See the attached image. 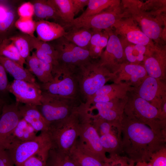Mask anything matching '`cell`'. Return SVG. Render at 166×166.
Returning a JSON list of instances; mask_svg holds the SVG:
<instances>
[{"label": "cell", "instance_id": "cell-4", "mask_svg": "<svg viewBox=\"0 0 166 166\" xmlns=\"http://www.w3.org/2000/svg\"><path fill=\"white\" fill-rule=\"evenodd\" d=\"M161 113L132 91L128 93L124 114L131 119L148 125L156 133L166 137V121L161 119Z\"/></svg>", "mask_w": 166, "mask_h": 166}, {"label": "cell", "instance_id": "cell-23", "mask_svg": "<svg viewBox=\"0 0 166 166\" xmlns=\"http://www.w3.org/2000/svg\"><path fill=\"white\" fill-rule=\"evenodd\" d=\"M119 38L126 61L130 64L143 65L145 59L154 49L144 45L132 43L122 38Z\"/></svg>", "mask_w": 166, "mask_h": 166}, {"label": "cell", "instance_id": "cell-28", "mask_svg": "<svg viewBox=\"0 0 166 166\" xmlns=\"http://www.w3.org/2000/svg\"><path fill=\"white\" fill-rule=\"evenodd\" d=\"M32 3L34 7V15L38 20L51 19L58 22L61 24L60 18L50 0H36Z\"/></svg>", "mask_w": 166, "mask_h": 166}, {"label": "cell", "instance_id": "cell-40", "mask_svg": "<svg viewBox=\"0 0 166 166\" xmlns=\"http://www.w3.org/2000/svg\"><path fill=\"white\" fill-rule=\"evenodd\" d=\"M91 114L92 124L100 136L112 132L113 126L97 115Z\"/></svg>", "mask_w": 166, "mask_h": 166}, {"label": "cell", "instance_id": "cell-22", "mask_svg": "<svg viewBox=\"0 0 166 166\" xmlns=\"http://www.w3.org/2000/svg\"><path fill=\"white\" fill-rule=\"evenodd\" d=\"M37 38L42 41H53L63 37L65 30L59 23L41 20L36 21Z\"/></svg>", "mask_w": 166, "mask_h": 166}, {"label": "cell", "instance_id": "cell-47", "mask_svg": "<svg viewBox=\"0 0 166 166\" xmlns=\"http://www.w3.org/2000/svg\"><path fill=\"white\" fill-rule=\"evenodd\" d=\"M8 102H10V101L0 97V118L2 114L3 108L5 105Z\"/></svg>", "mask_w": 166, "mask_h": 166}, {"label": "cell", "instance_id": "cell-49", "mask_svg": "<svg viewBox=\"0 0 166 166\" xmlns=\"http://www.w3.org/2000/svg\"><path fill=\"white\" fill-rule=\"evenodd\" d=\"M7 8L1 4H0V15L6 10Z\"/></svg>", "mask_w": 166, "mask_h": 166}, {"label": "cell", "instance_id": "cell-43", "mask_svg": "<svg viewBox=\"0 0 166 166\" xmlns=\"http://www.w3.org/2000/svg\"><path fill=\"white\" fill-rule=\"evenodd\" d=\"M19 18H33L34 15L33 4L31 2H27L22 4L17 10Z\"/></svg>", "mask_w": 166, "mask_h": 166}, {"label": "cell", "instance_id": "cell-26", "mask_svg": "<svg viewBox=\"0 0 166 166\" xmlns=\"http://www.w3.org/2000/svg\"><path fill=\"white\" fill-rule=\"evenodd\" d=\"M37 132L22 118L18 122L10 138L6 150L13 144L34 140L37 136Z\"/></svg>", "mask_w": 166, "mask_h": 166}, {"label": "cell", "instance_id": "cell-44", "mask_svg": "<svg viewBox=\"0 0 166 166\" xmlns=\"http://www.w3.org/2000/svg\"><path fill=\"white\" fill-rule=\"evenodd\" d=\"M34 52L37 57L42 61L52 65L53 67L58 64L57 60L50 55L47 54L38 49H36Z\"/></svg>", "mask_w": 166, "mask_h": 166}, {"label": "cell", "instance_id": "cell-7", "mask_svg": "<svg viewBox=\"0 0 166 166\" xmlns=\"http://www.w3.org/2000/svg\"><path fill=\"white\" fill-rule=\"evenodd\" d=\"M41 105L37 107L50 123L63 120L70 116L81 105V100L66 98L42 91Z\"/></svg>", "mask_w": 166, "mask_h": 166}, {"label": "cell", "instance_id": "cell-13", "mask_svg": "<svg viewBox=\"0 0 166 166\" xmlns=\"http://www.w3.org/2000/svg\"><path fill=\"white\" fill-rule=\"evenodd\" d=\"M120 37L135 44L144 45L153 49L157 45L141 30L130 17L125 16L117 21L112 29Z\"/></svg>", "mask_w": 166, "mask_h": 166}, {"label": "cell", "instance_id": "cell-16", "mask_svg": "<svg viewBox=\"0 0 166 166\" xmlns=\"http://www.w3.org/2000/svg\"><path fill=\"white\" fill-rule=\"evenodd\" d=\"M19 104L16 101L8 102L3 108L0 118V149L6 150L14 129L22 118Z\"/></svg>", "mask_w": 166, "mask_h": 166}, {"label": "cell", "instance_id": "cell-34", "mask_svg": "<svg viewBox=\"0 0 166 166\" xmlns=\"http://www.w3.org/2000/svg\"><path fill=\"white\" fill-rule=\"evenodd\" d=\"M45 166H77L69 153L51 148Z\"/></svg>", "mask_w": 166, "mask_h": 166}, {"label": "cell", "instance_id": "cell-29", "mask_svg": "<svg viewBox=\"0 0 166 166\" xmlns=\"http://www.w3.org/2000/svg\"><path fill=\"white\" fill-rule=\"evenodd\" d=\"M69 154L77 166H103L105 163L83 150L76 141Z\"/></svg>", "mask_w": 166, "mask_h": 166}, {"label": "cell", "instance_id": "cell-17", "mask_svg": "<svg viewBox=\"0 0 166 166\" xmlns=\"http://www.w3.org/2000/svg\"><path fill=\"white\" fill-rule=\"evenodd\" d=\"M127 99L97 103L86 108L88 111L97 110L98 114L96 115L117 128L121 134V122Z\"/></svg>", "mask_w": 166, "mask_h": 166}, {"label": "cell", "instance_id": "cell-2", "mask_svg": "<svg viewBox=\"0 0 166 166\" xmlns=\"http://www.w3.org/2000/svg\"><path fill=\"white\" fill-rule=\"evenodd\" d=\"M88 114L83 103L68 117L50 123L47 132L51 148L69 153L77 140L81 124Z\"/></svg>", "mask_w": 166, "mask_h": 166}, {"label": "cell", "instance_id": "cell-27", "mask_svg": "<svg viewBox=\"0 0 166 166\" xmlns=\"http://www.w3.org/2000/svg\"><path fill=\"white\" fill-rule=\"evenodd\" d=\"M92 34L93 30L91 29L85 28H72L66 31L63 37L78 47L89 50Z\"/></svg>", "mask_w": 166, "mask_h": 166}, {"label": "cell", "instance_id": "cell-9", "mask_svg": "<svg viewBox=\"0 0 166 166\" xmlns=\"http://www.w3.org/2000/svg\"><path fill=\"white\" fill-rule=\"evenodd\" d=\"M77 143L84 151L104 162H109L110 159L101 143L100 136L93 125L89 114L81 124Z\"/></svg>", "mask_w": 166, "mask_h": 166}, {"label": "cell", "instance_id": "cell-48", "mask_svg": "<svg viewBox=\"0 0 166 166\" xmlns=\"http://www.w3.org/2000/svg\"><path fill=\"white\" fill-rule=\"evenodd\" d=\"M136 163V165L134 166H152L149 162H138Z\"/></svg>", "mask_w": 166, "mask_h": 166}, {"label": "cell", "instance_id": "cell-18", "mask_svg": "<svg viewBox=\"0 0 166 166\" xmlns=\"http://www.w3.org/2000/svg\"><path fill=\"white\" fill-rule=\"evenodd\" d=\"M133 89L125 83H113L105 85L98 90L84 103L86 107L98 102L124 99L127 98L128 93Z\"/></svg>", "mask_w": 166, "mask_h": 166}, {"label": "cell", "instance_id": "cell-5", "mask_svg": "<svg viewBox=\"0 0 166 166\" xmlns=\"http://www.w3.org/2000/svg\"><path fill=\"white\" fill-rule=\"evenodd\" d=\"M80 94L85 103L98 90L113 79L114 74L98 61L91 59L77 68L75 70Z\"/></svg>", "mask_w": 166, "mask_h": 166}, {"label": "cell", "instance_id": "cell-33", "mask_svg": "<svg viewBox=\"0 0 166 166\" xmlns=\"http://www.w3.org/2000/svg\"><path fill=\"white\" fill-rule=\"evenodd\" d=\"M101 144L105 152L109 153L110 156L118 155L121 152V139L113 132L100 136Z\"/></svg>", "mask_w": 166, "mask_h": 166}, {"label": "cell", "instance_id": "cell-38", "mask_svg": "<svg viewBox=\"0 0 166 166\" xmlns=\"http://www.w3.org/2000/svg\"><path fill=\"white\" fill-rule=\"evenodd\" d=\"M50 149H45L35 153L18 166H45Z\"/></svg>", "mask_w": 166, "mask_h": 166}, {"label": "cell", "instance_id": "cell-45", "mask_svg": "<svg viewBox=\"0 0 166 166\" xmlns=\"http://www.w3.org/2000/svg\"><path fill=\"white\" fill-rule=\"evenodd\" d=\"M0 166H15L6 149H0Z\"/></svg>", "mask_w": 166, "mask_h": 166}, {"label": "cell", "instance_id": "cell-24", "mask_svg": "<svg viewBox=\"0 0 166 166\" xmlns=\"http://www.w3.org/2000/svg\"><path fill=\"white\" fill-rule=\"evenodd\" d=\"M26 61L28 70L36 76L41 83H45L52 80V65L39 59L34 52L27 57Z\"/></svg>", "mask_w": 166, "mask_h": 166}, {"label": "cell", "instance_id": "cell-20", "mask_svg": "<svg viewBox=\"0 0 166 166\" xmlns=\"http://www.w3.org/2000/svg\"><path fill=\"white\" fill-rule=\"evenodd\" d=\"M143 65L148 76L166 81V45H157L145 59Z\"/></svg>", "mask_w": 166, "mask_h": 166}, {"label": "cell", "instance_id": "cell-39", "mask_svg": "<svg viewBox=\"0 0 166 166\" xmlns=\"http://www.w3.org/2000/svg\"><path fill=\"white\" fill-rule=\"evenodd\" d=\"M14 26L23 34L32 37L34 36L36 21L33 18H19L14 23Z\"/></svg>", "mask_w": 166, "mask_h": 166}, {"label": "cell", "instance_id": "cell-19", "mask_svg": "<svg viewBox=\"0 0 166 166\" xmlns=\"http://www.w3.org/2000/svg\"><path fill=\"white\" fill-rule=\"evenodd\" d=\"M113 73L112 81L113 83H126L133 89L138 87L148 76L143 65L132 64L127 62L122 64Z\"/></svg>", "mask_w": 166, "mask_h": 166}, {"label": "cell", "instance_id": "cell-21", "mask_svg": "<svg viewBox=\"0 0 166 166\" xmlns=\"http://www.w3.org/2000/svg\"><path fill=\"white\" fill-rule=\"evenodd\" d=\"M19 108L22 118L37 132L48 131L50 123L43 116L37 106L20 103Z\"/></svg>", "mask_w": 166, "mask_h": 166}, {"label": "cell", "instance_id": "cell-3", "mask_svg": "<svg viewBox=\"0 0 166 166\" xmlns=\"http://www.w3.org/2000/svg\"><path fill=\"white\" fill-rule=\"evenodd\" d=\"M126 16L131 18L142 31L154 43L163 45L166 40V16L159 15L144 10L140 1L123 0L121 1Z\"/></svg>", "mask_w": 166, "mask_h": 166}, {"label": "cell", "instance_id": "cell-42", "mask_svg": "<svg viewBox=\"0 0 166 166\" xmlns=\"http://www.w3.org/2000/svg\"><path fill=\"white\" fill-rule=\"evenodd\" d=\"M152 166H166V147L152 154L149 162Z\"/></svg>", "mask_w": 166, "mask_h": 166}, {"label": "cell", "instance_id": "cell-36", "mask_svg": "<svg viewBox=\"0 0 166 166\" xmlns=\"http://www.w3.org/2000/svg\"><path fill=\"white\" fill-rule=\"evenodd\" d=\"M14 10L8 7L0 15V41L8 38L7 34L15 23Z\"/></svg>", "mask_w": 166, "mask_h": 166}, {"label": "cell", "instance_id": "cell-32", "mask_svg": "<svg viewBox=\"0 0 166 166\" xmlns=\"http://www.w3.org/2000/svg\"><path fill=\"white\" fill-rule=\"evenodd\" d=\"M0 56L15 61L24 67L26 60L20 55L17 48L9 38L0 41Z\"/></svg>", "mask_w": 166, "mask_h": 166}, {"label": "cell", "instance_id": "cell-14", "mask_svg": "<svg viewBox=\"0 0 166 166\" xmlns=\"http://www.w3.org/2000/svg\"><path fill=\"white\" fill-rule=\"evenodd\" d=\"M107 30L109 36L108 42L98 61L101 65L114 73L126 61L119 37L112 28Z\"/></svg>", "mask_w": 166, "mask_h": 166}, {"label": "cell", "instance_id": "cell-10", "mask_svg": "<svg viewBox=\"0 0 166 166\" xmlns=\"http://www.w3.org/2000/svg\"><path fill=\"white\" fill-rule=\"evenodd\" d=\"M51 147L48 134L44 132L34 140L11 144L6 150L15 166H18L35 153Z\"/></svg>", "mask_w": 166, "mask_h": 166}, {"label": "cell", "instance_id": "cell-30", "mask_svg": "<svg viewBox=\"0 0 166 166\" xmlns=\"http://www.w3.org/2000/svg\"><path fill=\"white\" fill-rule=\"evenodd\" d=\"M60 18L62 26L72 22L74 19L72 0H50Z\"/></svg>", "mask_w": 166, "mask_h": 166}, {"label": "cell", "instance_id": "cell-8", "mask_svg": "<svg viewBox=\"0 0 166 166\" xmlns=\"http://www.w3.org/2000/svg\"><path fill=\"white\" fill-rule=\"evenodd\" d=\"M125 16L121 1L93 16L81 19L74 18L72 22L63 26L65 30L78 28L106 30L112 28L117 21Z\"/></svg>", "mask_w": 166, "mask_h": 166}, {"label": "cell", "instance_id": "cell-41", "mask_svg": "<svg viewBox=\"0 0 166 166\" xmlns=\"http://www.w3.org/2000/svg\"><path fill=\"white\" fill-rule=\"evenodd\" d=\"M9 83L6 72L0 62V97L10 102L8 89Z\"/></svg>", "mask_w": 166, "mask_h": 166}, {"label": "cell", "instance_id": "cell-46", "mask_svg": "<svg viewBox=\"0 0 166 166\" xmlns=\"http://www.w3.org/2000/svg\"><path fill=\"white\" fill-rule=\"evenodd\" d=\"M75 15L77 14L87 6L89 0H72Z\"/></svg>", "mask_w": 166, "mask_h": 166}, {"label": "cell", "instance_id": "cell-12", "mask_svg": "<svg viewBox=\"0 0 166 166\" xmlns=\"http://www.w3.org/2000/svg\"><path fill=\"white\" fill-rule=\"evenodd\" d=\"M132 91L161 112L163 105L166 102L165 81L148 75L138 87Z\"/></svg>", "mask_w": 166, "mask_h": 166}, {"label": "cell", "instance_id": "cell-31", "mask_svg": "<svg viewBox=\"0 0 166 166\" xmlns=\"http://www.w3.org/2000/svg\"><path fill=\"white\" fill-rule=\"evenodd\" d=\"M120 2L119 0H89L86 10L77 18L81 19L93 16Z\"/></svg>", "mask_w": 166, "mask_h": 166}, {"label": "cell", "instance_id": "cell-1", "mask_svg": "<svg viewBox=\"0 0 166 166\" xmlns=\"http://www.w3.org/2000/svg\"><path fill=\"white\" fill-rule=\"evenodd\" d=\"M121 152L134 163L149 162L153 153L166 146V137L124 113L121 128Z\"/></svg>", "mask_w": 166, "mask_h": 166}, {"label": "cell", "instance_id": "cell-35", "mask_svg": "<svg viewBox=\"0 0 166 166\" xmlns=\"http://www.w3.org/2000/svg\"><path fill=\"white\" fill-rule=\"evenodd\" d=\"M14 44L21 56L25 60L30 55L33 50L30 39V36L22 34L8 38Z\"/></svg>", "mask_w": 166, "mask_h": 166}, {"label": "cell", "instance_id": "cell-15", "mask_svg": "<svg viewBox=\"0 0 166 166\" xmlns=\"http://www.w3.org/2000/svg\"><path fill=\"white\" fill-rule=\"evenodd\" d=\"M8 89L15 96L17 102L37 106L41 105L42 91L37 82L14 79L9 83Z\"/></svg>", "mask_w": 166, "mask_h": 166}, {"label": "cell", "instance_id": "cell-6", "mask_svg": "<svg viewBox=\"0 0 166 166\" xmlns=\"http://www.w3.org/2000/svg\"><path fill=\"white\" fill-rule=\"evenodd\" d=\"M76 69L59 64L53 67L52 80L39 85L42 91L83 101L75 73Z\"/></svg>", "mask_w": 166, "mask_h": 166}, {"label": "cell", "instance_id": "cell-25", "mask_svg": "<svg viewBox=\"0 0 166 166\" xmlns=\"http://www.w3.org/2000/svg\"><path fill=\"white\" fill-rule=\"evenodd\" d=\"M0 62L6 72L12 76L14 80H23L33 83L36 82L34 76L28 69L15 61L0 56Z\"/></svg>", "mask_w": 166, "mask_h": 166}, {"label": "cell", "instance_id": "cell-11", "mask_svg": "<svg viewBox=\"0 0 166 166\" xmlns=\"http://www.w3.org/2000/svg\"><path fill=\"white\" fill-rule=\"evenodd\" d=\"M53 41L51 44L58 52L59 64L76 69L92 59L89 50L78 47L63 37Z\"/></svg>", "mask_w": 166, "mask_h": 166}, {"label": "cell", "instance_id": "cell-37", "mask_svg": "<svg viewBox=\"0 0 166 166\" xmlns=\"http://www.w3.org/2000/svg\"><path fill=\"white\" fill-rule=\"evenodd\" d=\"M30 39L33 49H39L51 56L58 61V52L51 43L41 41L35 36L32 37L30 36Z\"/></svg>", "mask_w": 166, "mask_h": 166}]
</instances>
